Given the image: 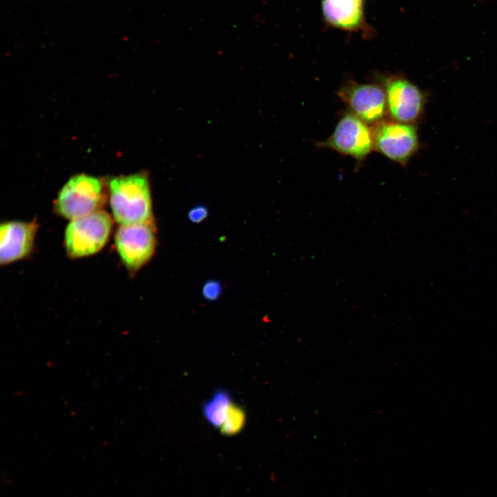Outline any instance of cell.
Returning <instances> with one entry per match:
<instances>
[{
  "label": "cell",
  "mask_w": 497,
  "mask_h": 497,
  "mask_svg": "<svg viewBox=\"0 0 497 497\" xmlns=\"http://www.w3.org/2000/svg\"><path fill=\"white\" fill-rule=\"evenodd\" d=\"M110 204L114 219L120 225L147 222L152 220V201L147 176L135 173L112 179Z\"/></svg>",
  "instance_id": "1"
},
{
  "label": "cell",
  "mask_w": 497,
  "mask_h": 497,
  "mask_svg": "<svg viewBox=\"0 0 497 497\" xmlns=\"http://www.w3.org/2000/svg\"><path fill=\"white\" fill-rule=\"evenodd\" d=\"M104 200L101 181L93 176L79 174L64 184L55 206L58 214L73 220L99 211Z\"/></svg>",
  "instance_id": "2"
},
{
  "label": "cell",
  "mask_w": 497,
  "mask_h": 497,
  "mask_svg": "<svg viewBox=\"0 0 497 497\" xmlns=\"http://www.w3.org/2000/svg\"><path fill=\"white\" fill-rule=\"evenodd\" d=\"M112 226L111 217L101 210L70 220L65 232L68 255L76 258L97 253L107 242Z\"/></svg>",
  "instance_id": "3"
},
{
  "label": "cell",
  "mask_w": 497,
  "mask_h": 497,
  "mask_svg": "<svg viewBox=\"0 0 497 497\" xmlns=\"http://www.w3.org/2000/svg\"><path fill=\"white\" fill-rule=\"evenodd\" d=\"M373 149L402 166H406L419 150L414 124L382 120L372 129Z\"/></svg>",
  "instance_id": "4"
},
{
  "label": "cell",
  "mask_w": 497,
  "mask_h": 497,
  "mask_svg": "<svg viewBox=\"0 0 497 497\" xmlns=\"http://www.w3.org/2000/svg\"><path fill=\"white\" fill-rule=\"evenodd\" d=\"M387 113L391 120L414 124L424 115L425 93L402 75L383 78Z\"/></svg>",
  "instance_id": "5"
},
{
  "label": "cell",
  "mask_w": 497,
  "mask_h": 497,
  "mask_svg": "<svg viewBox=\"0 0 497 497\" xmlns=\"http://www.w3.org/2000/svg\"><path fill=\"white\" fill-rule=\"evenodd\" d=\"M117 251L127 269L135 273L152 257L156 246L153 220L121 225L115 234Z\"/></svg>",
  "instance_id": "6"
},
{
  "label": "cell",
  "mask_w": 497,
  "mask_h": 497,
  "mask_svg": "<svg viewBox=\"0 0 497 497\" xmlns=\"http://www.w3.org/2000/svg\"><path fill=\"white\" fill-rule=\"evenodd\" d=\"M319 146L361 162L373 149L372 130L367 123L349 112L338 121L331 135Z\"/></svg>",
  "instance_id": "7"
},
{
  "label": "cell",
  "mask_w": 497,
  "mask_h": 497,
  "mask_svg": "<svg viewBox=\"0 0 497 497\" xmlns=\"http://www.w3.org/2000/svg\"><path fill=\"white\" fill-rule=\"evenodd\" d=\"M337 94L351 113L367 124L383 120L387 113L385 90L378 84L348 81Z\"/></svg>",
  "instance_id": "8"
},
{
  "label": "cell",
  "mask_w": 497,
  "mask_h": 497,
  "mask_svg": "<svg viewBox=\"0 0 497 497\" xmlns=\"http://www.w3.org/2000/svg\"><path fill=\"white\" fill-rule=\"evenodd\" d=\"M35 222L11 221L1 225L0 262L8 264L26 256L32 248Z\"/></svg>",
  "instance_id": "9"
},
{
  "label": "cell",
  "mask_w": 497,
  "mask_h": 497,
  "mask_svg": "<svg viewBox=\"0 0 497 497\" xmlns=\"http://www.w3.org/2000/svg\"><path fill=\"white\" fill-rule=\"evenodd\" d=\"M321 8L326 22L334 28L356 31L364 25V0H322Z\"/></svg>",
  "instance_id": "10"
},
{
  "label": "cell",
  "mask_w": 497,
  "mask_h": 497,
  "mask_svg": "<svg viewBox=\"0 0 497 497\" xmlns=\"http://www.w3.org/2000/svg\"><path fill=\"white\" fill-rule=\"evenodd\" d=\"M229 394L218 391L204 406V415L210 425L220 428L232 405Z\"/></svg>",
  "instance_id": "11"
},
{
  "label": "cell",
  "mask_w": 497,
  "mask_h": 497,
  "mask_svg": "<svg viewBox=\"0 0 497 497\" xmlns=\"http://www.w3.org/2000/svg\"><path fill=\"white\" fill-rule=\"evenodd\" d=\"M244 422L245 414L243 410L232 404L220 427V430L224 434L228 436L233 435L242 430Z\"/></svg>",
  "instance_id": "12"
},
{
  "label": "cell",
  "mask_w": 497,
  "mask_h": 497,
  "mask_svg": "<svg viewBox=\"0 0 497 497\" xmlns=\"http://www.w3.org/2000/svg\"><path fill=\"white\" fill-rule=\"evenodd\" d=\"M222 291L221 283L215 280L207 281L202 288L204 298L209 301H215L218 299Z\"/></svg>",
  "instance_id": "13"
},
{
  "label": "cell",
  "mask_w": 497,
  "mask_h": 497,
  "mask_svg": "<svg viewBox=\"0 0 497 497\" xmlns=\"http://www.w3.org/2000/svg\"><path fill=\"white\" fill-rule=\"evenodd\" d=\"M207 208L204 205H197L192 208L188 213V217L191 222L198 224L204 221L208 216Z\"/></svg>",
  "instance_id": "14"
}]
</instances>
